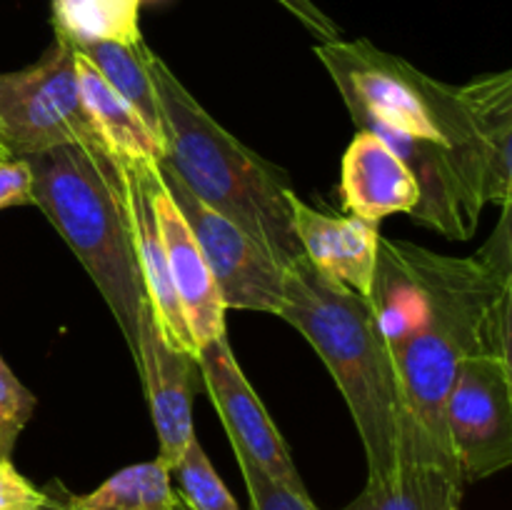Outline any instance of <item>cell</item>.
<instances>
[{"instance_id": "obj_1", "label": "cell", "mask_w": 512, "mask_h": 510, "mask_svg": "<svg viewBox=\"0 0 512 510\" xmlns=\"http://www.w3.org/2000/svg\"><path fill=\"white\" fill-rule=\"evenodd\" d=\"M510 205L488 243L470 258L380 238L370 305L388 348L428 330L460 358H510L512 248Z\"/></svg>"}, {"instance_id": "obj_2", "label": "cell", "mask_w": 512, "mask_h": 510, "mask_svg": "<svg viewBox=\"0 0 512 510\" xmlns=\"http://www.w3.org/2000/svg\"><path fill=\"white\" fill-rule=\"evenodd\" d=\"M25 160L33 173V205L88 270L135 360L138 318L148 298L125 165L100 143L58 145Z\"/></svg>"}, {"instance_id": "obj_3", "label": "cell", "mask_w": 512, "mask_h": 510, "mask_svg": "<svg viewBox=\"0 0 512 510\" xmlns=\"http://www.w3.org/2000/svg\"><path fill=\"white\" fill-rule=\"evenodd\" d=\"M150 75L165 130L160 165L173 170L208 208L258 240L283 270L303 258L290 215L295 188L288 175L228 133L155 53Z\"/></svg>"}, {"instance_id": "obj_4", "label": "cell", "mask_w": 512, "mask_h": 510, "mask_svg": "<svg viewBox=\"0 0 512 510\" xmlns=\"http://www.w3.org/2000/svg\"><path fill=\"white\" fill-rule=\"evenodd\" d=\"M283 313L318 350L355 420L368 475H383L400 440L418 428L405 408L393 353L368 298L325 280L305 258L285 268Z\"/></svg>"}, {"instance_id": "obj_5", "label": "cell", "mask_w": 512, "mask_h": 510, "mask_svg": "<svg viewBox=\"0 0 512 510\" xmlns=\"http://www.w3.org/2000/svg\"><path fill=\"white\" fill-rule=\"evenodd\" d=\"M315 55L338 85L358 128L373 123L445 145L435 123L433 75L370 40H328L315 45Z\"/></svg>"}, {"instance_id": "obj_6", "label": "cell", "mask_w": 512, "mask_h": 510, "mask_svg": "<svg viewBox=\"0 0 512 510\" xmlns=\"http://www.w3.org/2000/svg\"><path fill=\"white\" fill-rule=\"evenodd\" d=\"M0 140L10 158L100 143L80 98L73 45L55 38L33 65L0 73Z\"/></svg>"}, {"instance_id": "obj_7", "label": "cell", "mask_w": 512, "mask_h": 510, "mask_svg": "<svg viewBox=\"0 0 512 510\" xmlns=\"http://www.w3.org/2000/svg\"><path fill=\"white\" fill-rule=\"evenodd\" d=\"M160 180L178 205L195 245L213 275L225 308L283 313L285 270L243 228L195 198L170 168L158 163Z\"/></svg>"}, {"instance_id": "obj_8", "label": "cell", "mask_w": 512, "mask_h": 510, "mask_svg": "<svg viewBox=\"0 0 512 510\" xmlns=\"http://www.w3.org/2000/svg\"><path fill=\"white\" fill-rule=\"evenodd\" d=\"M445 428L465 483L512 463V358H460L445 403Z\"/></svg>"}, {"instance_id": "obj_9", "label": "cell", "mask_w": 512, "mask_h": 510, "mask_svg": "<svg viewBox=\"0 0 512 510\" xmlns=\"http://www.w3.org/2000/svg\"><path fill=\"white\" fill-rule=\"evenodd\" d=\"M198 365L203 375V388L208 390L223 420L233 450H243L263 473H268L278 483L298 493H308L278 425L273 423L255 388L240 370L228 335L223 333L200 345Z\"/></svg>"}, {"instance_id": "obj_10", "label": "cell", "mask_w": 512, "mask_h": 510, "mask_svg": "<svg viewBox=\"0 0 512 510\" xmlns=\"http://www.w3.org/2000/svg\"><path fill=\"white\" fill-rule=\"evenodd\" d=\"M135 365L140 370L145 398L158 433V460L168 470L178 465L185 448L195 438L193 400L203 388L198 355L173 348L160 333L150 305L145 303L138 318V350Z\"/></svg>"}, {"instance_id": "obj_11", "label": "cell", "mask_w": 512, "mask_h": 510, "mask_svg": "<svg viewBox=\"0 0 512 510\" xmlns=\"http://www.w3.org/2000/svg\"><path fill=\"white\" fill-rule=\"evenodd\" d=\"M465 480L455 455L420 428L408 430L383 475H368L358 498L340 510H460Z\"/></svg>"}, {"instance_id": "obj_12", "label": "cell", "mask_w": 512, "mask_h": 510, "mask_svg": "<svg viewBox=\"0 0 512 510\" xmlns=\"http://www.w3.org/2000/svg\"><path fill=\"white\" fill-rule=\"evenodd\" d=\"M290 215L303 258L330 283L370 298L383 238L378 225L355 215L320 213L298 193L290 198Z\"/></svg>"}, {"instance_id": "obj_13", "label": "cell", "mask_w": 512, "mask_h": 510, "mask_svg": "<svg viewBox=\"0 0 512 510\" xmlns=\"http://www.w3.org/2000/svg\"><path fill=\"white\" fill-rule=\"evenodd\" d=\"M468 123V150L480 175L485 205H510L512 188V73L480 75L458 85Z\"/></svg>"}, {"instance_id": "obj_14", "label": "cell", "mask_w": 512, "mask_h": 510, "mask_svg": "<svg viewBox=\"0 0 512 510\" xmlns=\"http://www.w3.org/2000/svg\"><path fill=\"white\" fill-rule=\"evenodd\" d=\"M153 205L155 215H158L160 233H163L165 253H168L173 288L178 293L190 335H193L195 345L200 350V345L225 333V313H228V308L220 298L218 285H215L198 245H195L188 223H185L178 205L173 203L163 180H160L158 165H155L153 175Z\"/></svg>"}, {"instance_id": "obj_15", "label": "cell", "mask_w": 512, "mask_h": 510, "mask_svg": "<svg viewBox=\"0 0 512 510\" xmlns=\"http://www.w3.org/2000/svg\"><path fill=\"white\" fill-rule=\"evenodd\" d=\"M128 173V195L130 213H133L135 248H138V265L143 275L145 298L155 315L160 333L173 348L183 353L198 355L193 335L185 323L183 308H180L178 293L173 288L168 268V253H165L163 233H160L158 215L153 205V175L158 163H123Z\"/></svg>"}, {"instance_id": "obj_16", "label": "cell", "mask_w": 512, "mask_h": 510, "mask_svg": "<svg viewBox=\"0 0 512 510\" xmlns=\"http://www.w3.org/2000/svg\"><path fill=\"white\" fill-rule=\"evenodd\" d=\"M340 193L350 215L378 225L395 213H413L420 188L405 160L378 135L360 130L343 155Z\"/></svg>"}, {"instance_id": "obj_17", "label": "cell", "mask_w": 512, "mask_h": 510, "mask_svg": "<svg viewBox=\"0 0 512 510\" xmlns=\"http://www.w3.org/2000/svg\"><path fill=\"white\" fill-rule=\"evenodd\" d=\"M80 98L100 145L120 163H160L165 158V140L148 128L138 110L120 98L93 68L83 53L75 50Z\"/></svg>"}, {"instance_id": "obj_18", "label": "cell", "mask_w": 512, "mask_h": 510, "mask_svg": "<svg viewBox=\"0 0 512 510\" xmlns=\"http://www.w3.org/2000/svg\"><path fill=\"white\" fill-rule=\"evenodd\" d=\"M78 53L93 63V68L103 75L105 83L128 100L140 118L148 123V128L165 140L163 118H160L158 95H155L153 75H150V55L153 50L145 45V40L135 43H115V40H100V43L78 45Z\"/></svg>"}, {"instance_id": "obj_19", "label": "cell", "mask_w": 512, "mask_h": 510, "mask_svg": "<svg viewBox=\"0 0 512 510\" xmlns=\"http://www.w3.org/2000/svg\"><path fill=\"white\" fill-rule=\"evenodd\" d=\"M143 0H50L55 38L73 48L100 40L135 43L140 40Z\"/></svg>"}, {"instance_id": "obj_20", "label": "cell", "mask_w": 512, "mask_h": 510, "mask_svg": "<svg viewBox=\"0 0 512 510\" xmlns=\"http://www.w3.org/2000/svg\"><path fill=\"white\" fill-rule=\"evenodd\" d=\"M175 498L173 475L158 458L118 470L93 493L65 490L68 510H175Z\"/></svg>"}, {"instance_id": "obj_21", "label": "cell", "mask_w": 512, "mask_h": 510, "mask_svg": "<svg viewBox=\"0 0 512 510\" xmlns=\"http://www.w3.org/2000/svg\"><path fill=\"white\" fill-rule=\"evenodd\" d=\"M170 475L178 480V493L193 510H240L218 470L205 455L203 445L193 438Z\"/></svg>"}, {"instance_id": "obj_22", "label": "cell", "mask_w": 512, "mask_h": 510, "mask_svg": "<svg viewBox=\"0 0 512 510\" xmlns=\"http://www.w3.org/2000/svg\"><path fill=\"white\" fill-rule=\"evenodd\" d=\"M35 405H38L35 395L0 358V460H10L20 433L33 418Z\"/></svg>"}, {"instance_id": "obj_23", "label": "cell", "mask_w": 512, "mask_h": 510, "mask_svg": "<svg viewBox=\"0 0 512 510\" xmlns=\"http://www.w3.org/2000/svg\"><path fill=\"white\" fill-rule=\"evenodd\" d=\"M238 458L240 473H243L245 488L250 495V508L253 510H318V505L310 500L308 493L288 488L270 478L268 473L258 468L243 450H233Z\"/></svg>"}, {"instance_id": "obj_24", "label": "cell", "mask_w": 512, "mask_h": 510, "mask_svg": "<svg viewBox=\"0 0 512 510\" xmlns=\"http://www.w3.org/2000/svg\"><path fill=\"white\" fill-rule=\"evenodd\" d=\"M48 490H40L20 473L13 460H0V510H40Z\"/></svg>"}, {"instance_id": "obj_25", "label": "cell", "mask_w": 512, "mask_h": 510, "mask_svg": "<svg viewBox=\"0 0 512 510\" xmlns=\"http://www.w3.org/2000/svg\"><path fill=\"white\" fill-rule=\"evenodd\" d=\"M33 205V173L25 158H0V210Z\"/></svg>"}, {"instance_id": "obj_26", "label": "cell", "mask_w": 512, "mask_h": 510, "mask_svg": "<svg viewBox=\"0 0 512 510\" xmlns=\"http://www.w3.org/2000/svg\"><path fill=\"white\" fill-rule=\"evenodd\" d=\"M285 10H288L293 18H298L305 28L313 35H318L320 43H328V40L340 38V28L335 25V20L330 15H325L313 0H278Z\"/></svg>"}, {"instance_id": "obj_27", "label": "cell", "mask_w": 512, "mask_h": 510, "mask_svg": "<svg viewBox=\"0 0 512 510\" xmlns=\"http://www.w3.org/2000/svg\"><path fill=\"white\" fill-rule=\"evenodd\" d=\"M45 490H48V500H45V505L40 510H68V505H65V488L58 480L48 483Z\"/></svg>"}, {"instance_id": "obj_28", "label": "cell", "mask_w": 512, "mask_h": 510, "mask_svg": "<svg viewBox=\"0 0 512 510\" xmlns=\"http://www.w3.org/2000/svg\"><path fill=\"white\" fill-rule=\"evenodd\" d=\"M175 510H193V508H190V505L185 503V500L180 498V493H178V498H175Z\"/></svg>"}, {"instance_id": "obj_29", "label": "cell", "mask_w": 512, "mask_h": 510, "mask_svg": "<svg viewBox=\"0 0 512 510\" xmlns=\"http://www.w3.org/2000/svg\"><path fill=\"white\" fill-rule=\"evenodd\" d=\"M0 158H10V153H8V148H5L3 140H0Z\"/></svg>"}]
</instances>
